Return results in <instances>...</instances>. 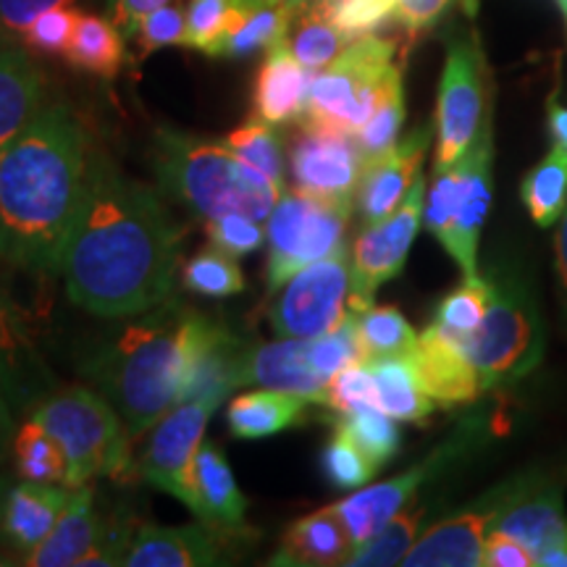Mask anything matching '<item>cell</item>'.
I'll return each mask as SVG.
<instances>
[{"label":"cell","instance_id":"obj_19","mask_svg":"<svg viewBox=\"0 0 567 567\" xmlns=\"http://www.w3.org/2000/svg\"><path fill=\"white\" fill-rule=\"evenodd\" d=\"M431 145V130L421 126L405 140L396 142L392 151L371 161L363 172L358 189V210L363 224H379L400 208L413 182L421 174L423 158Z\"/></svg>","mask_w":567,"mask_h":567},{"label":"cell","instance_id":"obj_35","mask_svg":"<svg viewBox=\"0 0 567 567\" xmlns=\"http://www.w3.org/2000/svg\"><path fill=\"white\" fill-rule=\"evenodd\" d=\"M11 457L13 471L21 481L63 484L66 478V455H63L61 444L34 417H27L24 425L13 434Z\"/></svg>","mask_w":567,"mask_h":567},{"label":"cell","instance_id":"obj_59","mask_svg":"<svg viewBox=\"0 0 567 567\" xmlns=\"http://www.w3.org/2000/svg\"><path fill=\"white\" fill-rule=\"evenodd\" d=\"M549 132L555 137V145L567 151V109L555 101L549 103Z\"/></svg>","mask_w":567,"mask_h":567},{"label":"cell","instance_id":"obj_23","mask_svg":"<svg viewBox=\"0 0 567 567\" xmlns=\"http://www.w3.org/2000/svg\"><path fill=\"white\" fill-rule=\"evenodd\" d=\"M45 109V76L21 40L0 34V151Z\"/></svg>","mask_w":567,"mask_h":567},{"label":"cell","instance_id":"obj_40","mask_svg":"<svg viewBox=\"0 0 567 567\" xmlns=\"http://www.w3.org/2000/svg\"><path fill=\"white\" fill-rule=\"evenodd\" d=\"M402 124H405V90H402V71H396L389 80L381 101L375 103L371 118L363 124V130L354 134L368 163L392 151L400 142Z\"/></svg>","mask_w":567,"mask_h":567},{"label":"cell","instance_id":"obj_16","mask_svg":"<svg viewBox=\"0 0 567 567\" xmlns=\"http://www.w3.org/2000/svg\"><path fill=\"white\" fill-rule=\"evenodd\" d=\"M492 130L486 124L471 151L455 163V226L446 252L463 268L465 279L478 276V239L492 205Z\"/></svg>","mask_w":567,"mask_h":567},{"label":"cell","instance_id":"obj_38","mask_svg":"<svg viewBox=\"0 0 567 567\" xmlns=\"http://www.w3.org/2000/svg\"><path fill=\"white\" fill-rule=\"evenodd\" d=\"M224 145L229 147L239 161L252 166L255 172H260L271 182L279 184V187H284V176H287V168H284V145L279 132L274 130V124L255 116L252 122L237 126V130L224 140Z\"/></svg>","mask_w":567,"mask_h":567},{"label":"cell","instance_id":"obj_9","mask_svg":"<svg viewBox=\"0 0 567 567\" xmlns=\"http://www.w3.org/2000/svg\"><path fill=\"white\" fill-rule=\"evenodd\" d=\"M352 271L347 250L316 260L281 287L271 305V326L276 337L316 339L337 329L350 310Z\"/></svg>","mask_w":567,"mask_h":567},{"label":"cell","instance_id":"obj_63","mask_svg":"<svg viewBox=\"0 0 567 567\" xmlns=\"http://www.w3.org/2000/svg\"><path fill=\"white\" fill-rule=\"evenodd\" d=\"M0 258H6V226H3V213H0Z\"/></svg>","mask_w":567,"mask_h":567},{"label":"cell","instance_id":"obj_13","mask_svg":"<svg viewBox=\"0 0 567 567\" xmlns=\"http://www.w3.org/2000/svg\"><path fill=\"white\" fill-rule=\"evenodd\" d=\"M368 161L354 134L331 126L302 122V130L289 145V172L295 189L354 205Z\"/></svg>","mask_w":567,"mask_h":567},{"label":"cell","instance_id":"obj_48","mask_svg":"<svg viewBox=\"0 0 567 567\" xmlns=\"http://www.w3.org/2000/svg\"><path fill=\"white\" fill-rule=\"evenodd\" d=\"M187 42L184 48H193L205 55H213L218 40L224 38L229 24L231 0H187Z\"/></svg>","mask_w":567,"mask_h":567},{"label":"cell","instance_id":"obj_32","mask_svg":"<svg viewBox=\"0 0 567 567\" xmlns=\"http://www.w3.org/2000/svg\"><path fill=\"white\" fill-rule=\"evenodd\" d=\"M379 408L402 423H421L436 410V402L425 394L417 379L410 354H384V358L368 360Z\"/></svg>","mask_w":567,"mask_h":567},{"label":"cell","instance_id":"obj_27","mask_svg":"<svg viewBox=\"0 0 567 567\" xmlns=\"http://www.w3.org/2000/svg\"><path fill=\"white\" fill-rule=\"evenodd\" d=\"M354 542L344 523L331 507L318 509L295 520L284 530L271 565L279 567H334L347 565Z\"/></svg>","mask_w":567,"mask_h":567},{"label":"cell","instance_id":"obj_18","mask_svg":"<svg viewBox=\"0 0 567 567\" xmlns=\"http://www.w3.org/2000/svg\"><path fill=\"white\" fill-rule=\"evenodd\" d=\"M417 379L425 394L442 408H457L478 400L484 392L478 368L473 365L471 354L463 344V334L444 329V326L431 323L429 329L417 337L410 352Z\"/></svg>","mask_w":567,"mask_h":567},{"label":"cell","instance_id":"obj_10","mask_svg":"<svg viewBox=\"0 0 567 567\" xmlns=\"http://www.w3.org/2000/svg\"><path fill=\"white\" fill-rule=\"evenodd\" d=\"M486 87L484 63L473 42L455 40L446 51L436 101V158L434 172L452 168L471 151L484 130Z\"/></svg>","mask_w":567,"mask_h":567},{"label":"cell","instance_id":"obj_49","mask_svg":"<svg viewBox=\"0 0 567 567\" xmlns=\"http://www.w3.org/2000/svg\"><path fill=\"white\" fill-rule=\"evenodd\" d=\"M323 405L342 415L360 408H379V392H375V381L371 368H368V360L344 368V371H339L329 381Z\"/></svg>","mask_w":567,"mask_h":567},{"label":"cell","instance_id":"obj_46","mask_svg":"<svg viewBox=\"0 0 567 567\" xmlns=\"http://www.w3.org/2000/svg\"><path fill=\"white\" fill-rule=\"evenodd\" d=\"M318 6L350 40L375 34L396 19V0H318Z\"/></svg>","mask_w":567,"mask_h":567},{"label":"cell","instance_id":"obj_57","mask_svg":"<svg viewBox=\"0 0 567 567\" xmlns=\"http://www.w3.org/2000/svg\"><path fill=\"white\" fill-rule=\"evenodd\" d=\"M13 402L9 392H6L3 381H0V463H3L6 457H9L11 446H13Z\"/></svg>","mask_w":567,"mask_h":567},{"label":"cell","instance_id":"obj_15","mask_svg":"<svg viewBox=\"0 0 567 567\" xmlns=\"http://www.w3.org/2000/svg\"><path fill=\"white\" fill-rule=\"evenodd\" d=\"M218 408L197 400H179L151 429L142 457L137 460L140 478L161 492L189 505L193 499V465L200 450L210 415Z\"/></svg>","mask_w":567,"mask_h":567},{"label":"cell","instance_id":"obj_26","mask_svg":"<svg viewBox=\"0 0 567 567\" xmlns=\"http://www.w3.org/2000/svg\"><path fill=\"white\" fill-rule=\"evenodd\" d=\"M189 509L197 520L224 530H247V499L239 492L229 460L216 444L203 442L193 465V499Z\"/></svg>","mask_w":567,"mask_h":567},{"label":"cell","instance_id":"obj_4","mask_svg":"<svg viewBox=\"0 0 567 567\" xmlns=\"http://www.w3.org/2000/svg\"><path fill=\"white\" fill-rule=\"evenodd\" d=\"M153 166L161 187L205 221L226 213L268 221L284 195V187L239 161L224 142L176 130L155 132Z\"/></svg>","mask_w":567,"mask_h":567},{"label":"cell","instance_id":"obj_31","mask_svg":"<svg viewBox=\"0 0 567 567\" xmlns=\"http://www.w3.org/2000/svg\"><path fill=\"white\" fill-rule=\"evenodd\" d=\"M308 405L310 402L297 394L260 386L234 396L229 410H226V423H229L231 436L255 442V439L276 436L300 425L308 415Z\"/></svg>","mask_w":567,"mask_h":567},{"label":"cell","instance_id":"obj_64","mask_svg":"<svg viewBox=\"0 0 567 567\" xmlns=\"http://www.w3.org/2000/svg\"><path fill=\"white\" fill-rule=\"evenodd\" d=\"M557 3H559V9H563V13L567 17V0H557Z\"/></svg>","mask_w":567,"mask_h":567},{"label":"cell","instance_id":"obj_28","mask_svg":"<svg viewBox=\"0 0 567 567\" xmlns=\"http://www.w3.org/2000/svg\"><path fill=\"white\" fill-rule=\"evenodd\" d=\"M310 84H313V71L297 63L284 48H274L255 74V116L274 126L297 122L308 111Z\"/></svg>","mask_w":567,"mask_h":567},{"label":"cell","instance_id":"obj_52","mask_svg":"<svg viewBox=\"0 0 567 567\" xmlns=\"http://www.w3.org/2000/svg\"><path fill=\"white\" fill-rule=\"evenodd\" d=\"M134 38L140 42L142 55H151L161 48L184 45L187 42V13L176 3L158 6L140 21V30Z\"/></svg>","mask_w":567,"mask_h":567},{"label":"cell","instance_id":"obj_21","mask_svg":"<svg viewBox=\"0 0 567 567\" xmlns=\"http://www.w3.org/2000/svg\"><path fill=\"white\" fill-rule=\"evenodd\" d=\"M247 344L221 323H205L179 400L208 402L218 408L234 389H243V354Z\"/></svg>","mask_w":567,"mask_h":567},{"label":"cell","instance_id":"obj_14","mask_svg":"<svg viewBox=\"0 0 567 567\" xmlns=\"http://www.w3.org/2000/svg\"><path fill=\"white\" fill-rule=\"evenodd\" d=\"M530 481V473L515 476L486 492L478 502L460 509L457 515L444 517L423 530L402 559L408 567H478L481 551L488 534H492L496 517L509 505L515 494H520Z\"/></svg>","mask_w":567,"mask_h":567},{"label":"cell","instance_id":"obj_44","mask_svg":"<svg viewBox=\"0 0 567 567\" xmlns=\"http://www.w3.org/2000/svg\"><path fill=\"white\" fill-rule=\"evenodd\" d=\"M321 467L326 481L334 488H339V492H352V488L365 486L368 481L381 471V467L360 450L358 442H354L344 429H339V425L334 436L329 439V444L323 446Z\"/></svg>","mask_w":567,"mask_h":567},{"label":"cell","instance_id":"obj_6","mask_svg":"<svg viewBox=\"0 0 567 567\" xmlns=\"http://www.w3.org/2000/svg\"><path fill=\"white\" fill-rule=\"evenodd\" d=\"M492 302L476 331L463 344L486 389L513 384L534 371L544 354V331L528 287L520 279L494 276Z\"/></svg>","mask_w":567,"mask_h":567},{"label":"cell","instance_id":"obj_53","mask_svg":"<svg viewBox=\"0 0 567 567\" xmlns=\"http://www.w3.org/2000/svg\"><path fill=\"white\" fill-rule=\"evenodd\" d=\"M455 6L465 13H476L478 0H396V21L410 34H421L442 21Z\"/></svg>","mask_w":567,"mask_h":567},{"label":"cell","instance_id":"obj_20","mask_svg":"<svg viewBox=\"0 0 567 567\" xmlns=\"http://www.w3.org/2000/svg\"><path fill=\"white\" fill-rule=\"evenodd\" d=\"M264 386L297 394L323 405L329 381L310 363V339L279 337V342L247 347L243 354V389Z\"/></svg>","mask_w":567,"mask_h":567},{"label":"cell","instance_id":"obj_29","mask_svg":"<svg viewBox=\"0 0 567 567\" xmlns=\"http://www.w3.org/2000/svg\"><path fill=\"white\" fill-rule=\"evenodd\" d=\"M103 530V520L97 515L95 494L90 486L71 488L69 505L63 509L51 536L32 549L21 565L30 567H80L87 551L95 547Z\"/></svg>","mask_w":567,"mask_h":567},{"label":"cell","instance_id":"obj_12","mask_svg":"<svg viewBox=\"0 0 567 567\" xmlns=\"http://www.w3.org/2000/svg\"><path fill=\"white\" fill-rule=\"evenodd\" d=\"M481 425H465L455 436H450L442 446H436L429 457H423L421 463L410 467L402 476H394L381 484H373L368 488H360L344 499H339L331 509L339 515V520L344 523V528L350 530L354 547L365 544L368 538L379 534L396 513H402L410 502H415V496L421 488L429 484L431 478L439 476L452 460H457L465 450H471L473 439L481 436Z\"/></svg>","mask_w":567,"mask_h":567},{"label":"cell","instance_id":"obj_33","mask_svg":"<svg viewBox=\"0 0 567 567\" xmlns=\"http://www.w3.org/2000/svg\"><path fill=\"white\" fill-rule=\"evenodd\" d=\"M350 42L352 40L339 30L334 21L326 17L316 0V3L292 9V17H289L287 32H284L279 48H284L297 63H302L305 69L316 74V71L334 63L347 51Z\"/></svg>","mask_w":567,"mask_h":567},{"label":"cell","instance_id":"obj_24","mask_svg":"<svg viewBox=\"0 0 567 567\" xmlns=\"http://www.w3.org/2000/svg\"><path fill=\"white\" fill-rule=\"evenodd\" d=\"M69 496L71 488L63 484L21 481V484L11 486L9 496H6L0 542L27 557L51 536L61 513L69 505Z\"/></svg>","mask_w":567,"mask_h":567},{"label":"cell","instance_id":"obj_58","mask_svg":"<svg viewBox=\"0 0 567 567\" xmlns=\"http://www.w3.org/2000/svg\"><path fill=\"white\" fill-rule=\"evenodd\" d=\"M555 252H557V279H559V289H563V302H565L563 308L567 316V208L563 216H559Z\"/></svg>","mask_w":567,"mask_h":567},{"label":"cell","instance_id":"obj_22","mask_svg":"<svg viewBox=\"0 0 567 567\" xmlns=\"http://www.w3.org/2000/svg\"><path fill=\"white\" fill-rule=\"evenodd\" d=\"M494 534H505L538 557L557 538L567 534V517L563 509V488L555 481L530 473V481L520 494L509 499V505L496 517Z\"/></svg>","mask_w":567,"mask_h":567},{"label":"cell","instance_id":"obj_25","mask_svg":"<svg viewBox=\"0 0 567 567\" xmlns=\"http://www.w3.org/2000/svg\"><path fill=\"white\" fill-rule=\"evenodd\" d=\"M0 381L13 408H34L51 381L19 310L0 289Z\"/></svg>","mask_w":567,"mask_h":567},{"label":"cell","instance_id":"obj_39","mask_svg":"<svg viewBox=\"0 0 567 567\" xmlns=\"http://www.w3.org/2000/svg\"><path fill=\"white\" fill-rule=\"evenodd\" d=\"M182 287L195 295L210 297V300H224V297L245 292L247 284L237 258L213 247V250L193 255L182 266Z\"/></svg>","mask_w":567,"mask_h":567},{"label":"cell","instance_id":"obj_61","mask_svg":"<svg viewBox=\"0 0 567 567\" xmlns=\"http://www.w3.org/2000/svg\"><path fill=\"white\" fill-rule=\"evenodd\" d=\"M11 481L6 476H0V526H3V507H6V496H9Z\"/></svg>","mask_w":567,"mask_h":567},{"label":"cell","instance_id":"obj_47","mask_svg":"<svg viewBox=\"0 0 567 567\" xmlns=\"http://www.w3.org/2000/svg\"><path fill=\"white\" fill-rule=\"evenodd\" d=\"M205 234H208L210 247L234 255V258L250 255L266 243L264 226H260L258 218L245 216V213H226V216L210 218L205 224Z\"/></svg>","mask_w":567,"mask_h":567},{"label":"cell","instance_id":"obj_50","mask_svg":"<svg viewBox=\"0 0 567 567\" xmlns=\"http://www.w3.org/2000/svg\"><path fill=\"white\" fill-rule=\"evenodd\" d=\"M76 19H80V11H74L71 6H55V9L42 11L21 34V42L32 53L63 55L71 42V34H74Z\"/></svg>","mask_w":567,"mask_h":567},{"label":"cell","instance_id":"obj_3","mask_svg":"<svg viewBox=\"0 0 567 567\" xmlns=\"http://www.w3.org/2000/svg\"><path fill=\"white\" fill-rule=\"evenodd\" d=\"M205 323L208 316L168 297L132 316L84 368L122 415L134 444L179 402Z\"/></svg>","mask_w":567,"mask_h":567},{"label":"cell","instance_id":"obj_55","mask_svg":"<svg viewBox=\"0 0 567 567\" xmlns=\"http://www.w3.org/2000/svg\"><path fill=\"white\" fill-rule=\"evenodd\" d=\"M481 565L484 567H534L536 555L526 544L515 542L505 534H488L484 551H481Z\"/></svg>","mask_w":567,"mask_h":567},{"label":"cell","instance_id":"obj_1","mask_svg":"<svg viewBox=\"0 0 567 567\" xmlns=\"http://www.w3.org/2000/svg\"><path fill=\"white\" fill-rule=\"evenodd\" d=\"M182 226L147 184L92 151L61 274L76 308L132 318L166 302L182 264Z\"/></svg>","mask_w":567,"mask_h":567},{"label":"cell","instance_id":"obj_7","mask_svg":"<svg viewBox=\"0 0 567 567\" xmlns=\"http://www.w3.org/2000/svg\"><path fill=\"white\" fill-rule=\"evenodd\" d=\"M396 42L368 34L347 45L334 63L316 71L302 122L358 134L396 71Z\"/></svg>","mask_w":567,"mask_h":567},{"label":"cell","instance_id":"obj_30","mask_svg":"<svg viewBox=\"0 0 567 567\" xmlns=\"http://www.w3.org/2000/svg\"><path fill=\"white\" fill-rule=\"evenodd\" d=\"M292 9L266 0H231L229 24L213 59H247L281 45Z\"/></svg>","mask_w":567,"mask_h":567},{"label":"cell","instance_id":"obj_41","mask_svg":"<svg viewBox=\"0 0 567 567\" xmlns=\"http://www.w3.org/2000/svg\"><path fill=\"white\" fill-rule=\"evenodd\" d=\"M358 329L368 350V360L384 354H410L417 342L415 329L392 305H371L358 313Z\"/></svg>","mask_w":567,"mask_h":567},{"label":"cell","instance_id":"obj_45","mask_svg":"<svg viewBox=\"0 0 567 567\" xmlns=\"http://www.w3.org/2000/svg\"><path fill=\"white\" fill-rule=\"evenodd\" d=\"M488 302H492V281L471 276V279L460 284L455 292H450L439 302L434 323L465 337L476 331L478 323L484 321Z\"/></svg>","mask_w":567,"mask_h":567},{"label":"cell","instance_id":"obj_43","mask_svg":"<svg viewBox=\"0 0 567 567\" xmlns=\"http://www.w3.org/2000/svg\"><path fill=\"white\" fill-rule=\"evenodd\" d=\"M339 429H344L379 467H384L400 452V429H396L394 417L381 408H360L344 413Z\"/></svg>","mask_w":567,"mask_h":567},{"label":"cell","instance_id":"obj_54","mask_svg":"<svg viewBox=\"0 0 567 567\" xmlns=\"http://www.w3.org/2000/svg\"><path fill=\"white\" fill-rule=\"evenodd\" d=\"M69 3L71 0H0V34L21 40L27 27H30L42 11Z\"/></svg>","mask_w":567,"mask_h":567},{"label":"cell","instance_id":"obj_62","mask_svg":"<svg viewBox=\"0 0 567 567\" xmlns=\"http://www.w3.org/2000/svg\"><path fill=\"white\" fill-rule=\"evenodd\" d=\"M266 3H279V6H289V9H297V6L316 3V0H266Z\"/></svg>","mask_w":567,"mask_h":567},{"label":"cell","instance_id":"obj_5","mask_svg":"<svg viewBox=\"0 0 567 567\" xmlns=\"http://www.w3.org/2000/svg\"><path fill=\"white\" fill-rule=\"evenodd\" d=\"M30 417L51 431L66 455L63 486H87L97 476H111L116 484L140 478L132 436L101 392L84 386L55 389L30 410Z\"/></svg>","mask_w":567,"mask_h":567},{"label":"cell","instance_id":"obj_60","mask_svg":"<svg viewBox=\"0 0 567 567\" xmlns=\"http://www.w3.org/2000/svg\"><path fill=\"white\" fill-rule=\"evenodd\" d=\"M536 565H542V567H567V534L563 538H557L551 547L538 551Z\"/></svg>","mask_w":567,"mask_h":567},{"label":"cell","instance_id":"obj_51","mask_svg":"<svg viewBox=\"0 0 567 567\" xmlns=\"http://www.w3.org/2000/svg\"><path fill=\"white\" fill-rule=\"evenodd\" d=\"M455 187H457V168H442L436 172L434 184L425 193L423 224L446 250L452 243V226H455Z\"/></svg>","mask_w":567,"mask_h":567},{"label":"cell","instance_id":"obj_37","mask_svg":"<svg viewBox=\"0 0 567 567\" xmlns=\"http://www.w3.org/2000/svg\"><path fill=\"white\" fill-rule=\"evenodd\" d=\"M523 203L538 226L559 221L567 208V151L551 145L547 158L530 168L523 179Z\"/></svg>","mask_w":567,"mask_h":567},{"label":"cell","instance_id":"obj_36","mask_svg":"<svg viewBox=\"0 0 567 567\" xmlns=\"http://www.w3.org/2000/svg\"><path fill=\"white\" fill-rule=\"evenodd\" d=\"M429 515V507L421 502H410V505L396 513L392 520L386 523L379 534L368 538L365 544L354 547V551L347 559L350 567H386V565H402L408 551L421 536V528Z\"/></svg>","mask_w":567,"mask_h":567},{"label":"cell","instance_id":"obj_17","mask_svg":"<svg viewBox=\"0 0 567 567\" xmlns=\"http://www.w3.org/2000/svg\"><path fill=\"white\" fill-rule=\"evenodd\" d=\"M247 530H224L210 523L193 526H140L126 567H213L229 563L231 542Z\"/></svg>","mask_w":567,"mask_h":567},{"label":"cell","instance_id":"obj_42","mask_svg":"<svg viewBox=\"0 0 567 567\" xmlns=\"http://www.w3.org/2000/svg\"><path fill=\"white\" fill-rule=\"evenodd\" d=\"M368 350L358 329V313H350L337 329L310 339V363L326 381H331L344 368L365 363Z\"/></svg>","mask_w":567,"mask_h":567},{"label":"cell","instance_id":"obj_8","mask_svg":"<svg viewBox=\"0 0 567 567\" xmlns=\"http://www.w3.org/2000/svg\"><path fill=\"white\" fill-rule=\"evenodd\" d=\"M352 208L302 189H284L266 226L268 289L279 292L297 271L342 250Z\"/></svg>","mask_w":567,"mask_h":567},{"label":"cell","instance_id":"obj_34","mask_svg":"<svg viewBox=\"0 0 567 567\" xmlns=\"http://www.w3.org/2000/svg\"><path fill=\"white\" fill-rule=\"evenodd\" d=\"M124 34L111 19L95 13H80L74 34L66 48V61L74 69L95 76H116L124 63Z\"/></svg>","mask_w":567,"mask_h":567},{"label":"cell","instance_id":"obj_2","mask_svg":"<svg viewBox=\"0 0 567 567\" xmlns=\"http://www.w3.org/2000/svg\"><path fill=\"white\" fill-rule=\"evenodd\" d=\"M90 158V134L66 103H45L0 151L6 260L34 274L61 271Z\"/></svg>","mask_w":567,"mask_h":567},{"label":"cell","instance_id":"obj_11","mask_svg":"<svg viewBox=\"0 0 567 567\" xmlns=\"http://www.w3.org/2000/svg\"><path fill=\"white\" fill-rule=\"evenodd\" d=\"M425 208V176L417 174V179L410 187L405 200L400 203L392 216L384 221L368 224L358 234L352 245V295L350 310L352 313H363L371 308L375 292L381 284L402 274L408 264V252L415 243V234L423 224Z\"/></svg>","mask_w":567,"mask_h":567},{"label":"cell","instance_id":"obj_56","mask_svg":"<svg viewBox=\"0 0 567 567\" xmlns=\"http://www.w3.org/2000/svg\"><path fill=\"white\" fill-rule=\"evenodd\" d=\"M166 3L172 0H109V19L122 30L126 40H132L140 30V21Z\"/></svg>","mask_w":567,"mask_h":567}]
</instances>
